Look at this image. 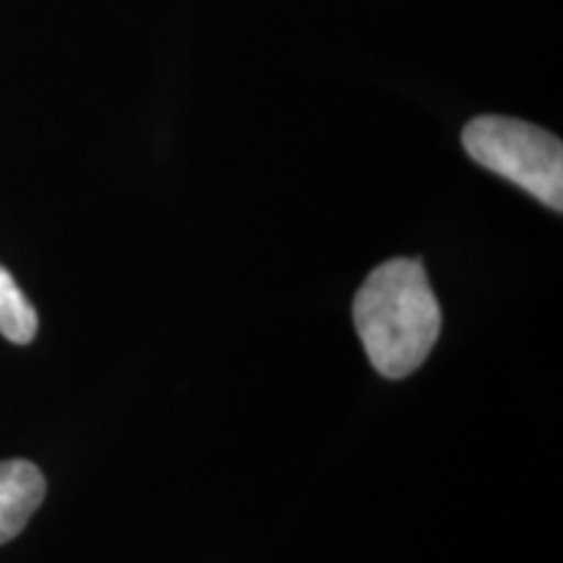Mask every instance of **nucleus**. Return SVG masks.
I'll return each instance as SVG.
<instances>
[{
  "mask_svg": "<svg viewBox=\"0 0 563 563\" xmlns=\"http://www.w3.org/2000/svg\"><path fill=\"white\" fill-rule=\"evenodd\" d=\"M357 336L373 368L399 382L422 365L441 334V306L420 258L376 266L352 302Z\"/></svg>",
  "mask_w": 563,
  "mask_h": 563,
  "instance_id": "nucleus-1",
  "label": "nucleus"
},
{
  "mask_svg": "<svg viewBox=\"0 0 563 563\" xmlns=\"http://www.w3.org/2000/svg\"><path fill=\"white\" fill-rule=\"evenodd\" d=\"M45 475L32 462H0V545L24 530L45 501Z\"/></svg>",
  "mask_w": 563,
  "mask_h": 563,
  "instance_id": "nucleus-3",
  "label": "nucleus"
},
{
  "mask_svg": "<svg viewBox=\"0 0 563 563\" xmlns=\"http://www.w3.org/2000/svg\"><path fill=\"white\" fill-rule=\"evenodd\" d=\"M0 334L13 344H30L37 336V311L3 266H0Z\"/></svg>",
  "mask_w": 563,
  "mask_h": 563,
  "instance_id": "nucleus-4",
  "label": "nucleus"
},
{
  "mask_svg": "<svg viewBox=\"0 0 563 563\" xmlns=\"http://www.w3.org/2000/svg\"><path fill=\"white\" fill-rule=\"evenodd\" d=\"M464 152L485 170L511 180L548 209H563L561 139L504 115H481L462 131Z\"/></svg>",
  "mask_w": 563,
  "mask_h": 563,
  "instance_id": "nucleus-2",
  "label": "nucleus"
}]
</instances>
